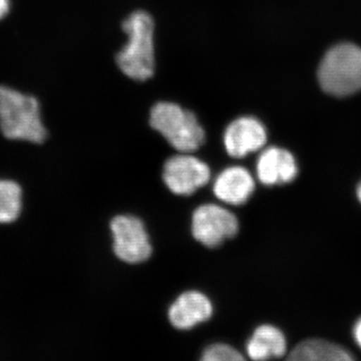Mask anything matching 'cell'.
Returning <instances> with one entry per match:
<instances>
[{
  "label": "cell",
  "mask_w": 361,
  "mask_h": 361,
  "mask_svg": "<svg viewBox=\"0 0 361 361\" xmlns=\"http://www.w3.org/2000/svg\"><path fill=\"white\" fill-rule=\"evenodd\" d=\"M253 176L241 166H233L223 170L216 178L213 192L216 198L229 205L245 204L255 191Z\"/></svg>",
  "instance_id": "obj_11"
},
{
  "label": "cell",
  "mask_w": 361,
  "mask_h": 361,
  "mask_svg": "<svg viewBox=\"0 0 361 361\" xmlns=\"http://www.w3.org/2000/svg\"><path fill=\"white\" fill-rule=\"evenodd\" d=\"M203 361H239L244 360L243 355L227 344H213L205 349L202 355Z\"/></svg>",
  "instance_id": "obj_15"
},
{
  "label": "cell",
  "mask_w": 361,
  "mask_h": 361,
  "mask_svg": "<svg viewBox=\"0 0 361 361\" xmlns=\"http://www.w3.org/2000/svg\"><path fill=\"white\" fill-rule=\"evenodd\" d=\"M356 198H357L358 202L361 205V180L360 182L358 183L357 186H356L355 189Z\"/></svg>",
  "instance_id": "obj_18"
},
{
  "label": "cell",
  "mask_w": 361,
  "mask_h": 361,
  "mask_svg": "<svg viewBox=\"0 0 361 361\" xmlns=\"http://www.w3.org/2000/svg\"><path fill=\"white\" fill-rule=\"evenodd\" d=\"M290 361H349L350 351L341 344L323 338H307L297 343L287 355Z\"/></svg>",
  "instance_id": "obj_13"
},
{
  "label": "cell",
  "mask_w": 361,
  "mask_h": 361,
  "mask_svg": "<svg viewBox=\"0 0 361 361\" xmlns=\"http://www.w3.org/2000/svg\"><path fill=\"white\" fill-rule=\"evenodd\" d=\"M111 230L114 236V251L120 260L137 264L151 257L153 248L141 219L130 215L116 216L111 220Z\"/></svg>",
  "instance_id": "obj_6"
},
{
  "label": "cell",
  "mask_w": 361,
  "mask_h": 361,
  "mask_svg": "<svg viewBox=\"0 0 361 361\" xmlns=\"http://www.w3.org/2000/svg\"><path fill=\"white\" fill-rule=\"evenodd\" d=\"M353 336L356 345L361 349V317L358 318L353 325Z\"/></svg>",
  "instance_id": "obj_16"
},
{
  "label": "cell",
  "mask_w": 361,
  "mask_h": 361,
  "mask_svg": "<svg viewBox=\"0 0 361 361\" xmlns=\"http://www.w3.org/2000/svg\"><path fill=\"white\" fill-rule=\"evenodd\" d=\"M299 168L295 157L288 149L268 147L261 149L256 163V175L265 186H281L296 180Z\"/></svg>",
  "instance_id": "obj_9"
},
{
  "label": "cell",
  "mask_w": 361,
  "mask_h": 361,
  "mask_svg": "<svg viewBox=\"0 0 361 361\" xmlns=\"http://www.w3.org/2000/svg\"><path fill=\"white\" fill-rule=\"evenodd\" d=\"M267 129L255 116H242L226 127L223 144L228 155L234 159L245 158L264 149L267 142Z\"/></svg>",
  "instance_id": "obj_8"
},
{
  "label": "cell",
  "mask_w": 361,
  "mask_h": 361,
  "mask_svg": "<svg viewBox=\"0 0 361 361\" xmlns=\"http://www.w3.org/2000/svg\"><path fill=\"white\" fill-rule=\"evenodd\" d=\"M238 231V219L224 207L205 204L195 210L192 233L197 241L208 248L220 246L226 240L236 236Z\"/></svg>",
  "instance_id": "obj_5"
},
{
  "label": "cell",
  "mask_w": 361,
  "mask_h": 361,
  "mask_svg": "<svg viewBox=\"0 0 361 361\" xmlns=\"http://www.w3.org/2000/svg\"><path fill=\"white\" fill-rule=\"evenodd\" d=\"M0 130L14 141L42 144L47 139L37 99L4 85H0Z\"/></svg>",
  "instance_id": "obj_2"
},
{
  "label": "cell",
  "mask_w": 361,
  "mask_h": 361,
  "mask_svg": "<svg viewBox=\"0 0 361 361\" xmlns=\"http://www.w3.org/2000/svg\"><path fill=\"white\" fill-rule=\"evenodd\" d=\"M127 44L116 54V65L133 80L146 82L154 75L156 66L155 23L151 14L135 11L123 23Z\"/></svg>",
  "instance_id": "obj_1"
},
{
  "label": "cell",
  "mask_w": 361,
  "mask_h": 361,
  "mask_svg": "<svg viewBox=\"0 0 361 361\" xmlns=\"http://www.w3.org/2000/svg\"><path fill=\"white\" fill-rule=\"evenodd\" d=\"M317 78L330 96L344 97L361 92V47L348 42L332 47L320 61Z\"/></svg>",
  "instance_id": "obj_4"
},
{
  "label": "cell",
  "mask_w": 361,
  "mask_h": 361,
  "mask_svg": "<svg viewBox=\"0 0 361 361\" xmlns=\"http://www.w3.org/2000/svg\"><path fill=\"white\" fill-rule=\"evenodd\" d=\"M212 314L210 299L201 292L190 290L176 299L168 315L175 329L188 330L210 319Z\"/></svg>",
  "instance_id": "obj_10"
},
{
  "label": "cell",
  "mask_w": 361,
  "mask_h": 361,
  "mask_svg": "<svg viewBox=\"0 0 361 361\" xmlns=\"http://www.w3.org/2000/svg\"><path fill=\"white\" fill-rule=\"evenodd\" d=\"M210 179V167L192 153L171 157L164 165V182L172 193L179 196L193 195Z\"/></svg>",
  "instance_id": "obj_7"
},
{
  "label": "cell",
  "mask_w": 361,
  "mask_h": 361,
  "mask_svg": "<svg viewBox=\"0 0 361 361\" xmlns=\"http://www.w3.org/2000/svg\"><path fill=\"white\" fill-rule=\"evenodd\" d=\"M149 125L179 153L198 151L206 132L193 111L173 102L161 101L149 111Z\"/></svg>",
  "instance_id": "obj_3"
},
{
  "label": "cell",
  "mask_w": 361,
  "mask_h": 361,
  "mask_svg": "<svg viewBox=\"0 0 361 361\" xmlns=\"http://www.w3.org/2000/svg\"><path fill=\"white\" fill-rule=\"evenodd\" d=\"M246 353L256 361L281 358L288 355V342L281 329L274 325H260L247 342Z\"/></svg>",
  "instance_id": "obj_12"
},
{
  "label": "cell",
  "mask_w": 361,
  "mask_h": 361,
  "mask_svg": "<svg viewBox=\"0 0 361 361\" xmlns=\"http://www.w3.org/2000/svg\"><path fill=\"white\" fill-rule=\"evenodd\" d=\"M9 0H0V20L8 13Z\"/></svg>",
  "instance_id": "obj_17"
},
{
  "label": "cell",
  "mask_w": 361,
  "mask_h": 361,
  "mask_svg": "<svg viewBox=\"0 0 361 361\" xmlns=\"http://www.w3.org/2000/svg\"><path fill=\"white\" fill-rule=\"evenodd\" d=\"M23 208V191L18 183L0 180V223L8 224L20 217Z\"/></svg>",
  "instance_id": "obj_14"
}]
</instances>
